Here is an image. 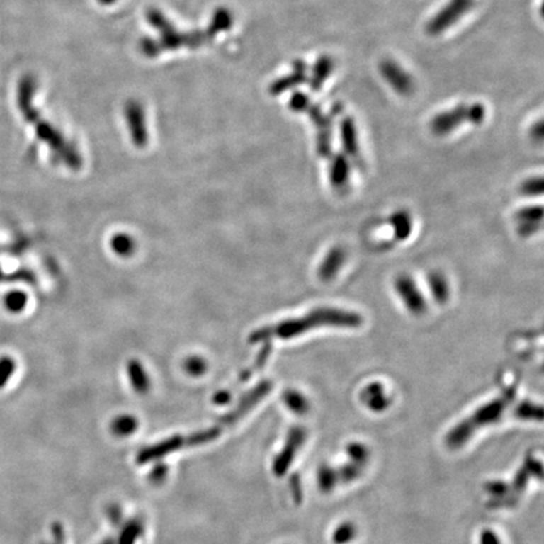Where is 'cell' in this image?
I'll return each mask as SVG.
<instances>
[{
	"label": "cell",
	"instance_id": "28",
	"mask_svg": "<svg viewBox=\"0 0 544 544\" xmlns=\"http://www.w3.org/2000/svg\"><path fill=\"white\" fill-rule=\"evenodd\" d=\"M354 537V527L349 524H344L335 532L334 540L336 543H346Z\"/></svg>",
	"mask_w": 544,
	"mask_h": 544
},
{
	"label": "cell",
	"instance_id": "13",
	"mask_svg": "<svg viewBox=\"0 0 544 544\" xmlns=\"http://www.w3.org/2000/svg\"><path fill=\"white\" fill-rule=\"evenodd\" d=\"M294 71L291 74L285 76L283 79L275 81L271 85L272 95H278V94H283L285 91L290 90V89H294L296 86L301 85V84H305L307 82V67H306V63L301 60H298L294 62Z\"/></svg>",
	"mask_w": 544,
	"mask_h": 544
},
{
	"label": "cell",
	"instance_id": "19",
	"mask_svg": "<svg viewBox=\"0 0 544 544\" xmlns=\"http://www.w3.org/2000/svg\"><path fill=\"white\" fill-rule=\"evenodd\" d=\"M128 374L130 378L131 385L137 392H147L149 388V378L147 372L142 367V363L132 359L128 363Z\"/></svg>",
	"mask_w": 544,
	"mask_h": 544
},
{
	"label": "cell",
	"instance_id": "2",
	"mask_svg": "<svg viewBox=\"0 0 544 544\" xmlns=\"http://www.w3.org/2000/svg\"><path fill=\"white\" fill-rule=\"evenodd\" d=\"M33 92V81L29 77H26L23 79L18 91V103L22 110L23 116L26 120H28V123L34 125L35 132L40 140H43L48 147H51L53 153L56 154L68 168L79 169L82 165V159L77 153V150L71 144H68L67 140L63 137L60 131L56 130L51 124H48L45 120L42 119L38 113L34 110L33 103H32Z\"/></svg>",
	"mask_w": 544,
	"mask_h": 544
},
{
	"label": "cell",
	"instance_id": "32",
	"mask_svg": "<svg viewBox=\"0 0 544 544\" xmlns=\"http://www.w3.org/2000/svg\"><path fill=\"white\" fill-rule=\"evenodd\" d=\"M100 1H102V3H111L113 0H100Z\"/></svg>",
	"mask_w": 544,
	"mask_h": 544
},
{
	"label": "cell",
	"instance_id": "6",
	"mask_svg": "<svg viewBox=\"0 0 544 544\" xmlns=\"http://www.w3.org/2000/svg\"><path fill=\"white\" fill-rule=\"evenodd\" d=\"M475 0H448V4L437 11L426 24V33L437 37L451 28L460 19L472 11Z\"/></svg>",
	"mask_w": 544,
	"mask_h": 544
},
{
	"label": "cell",
	"instance_id": "4",
	"mask_svg": "<svg viewBox=\"0 0 544 544\" xmlns=\"http://www.w3.org/2000/svg\"><path fill=\"white\" fill-rule=\"evenodd\" d=\"M514 396H516V390L511 387L508 391L505 392L504 396L500 397L498 400H494V401L487 403L485 406H482L471 419H468L463 425H460L455 430V434L453 432L450 435V440H448L450 445L456 448L459 445L460 441H463V440H465L466 437L470 435L471 431L475 430L479 426L485 425L487 422L498 419L502 412L506 407L508 402H509L510 400H513Z\"/></svg>",
	"mask_w": 544,
	"mask_h": 544
},
{
	"label": "cell",
	"instance_id": "17",
	"mask_svg": "<svg viewBox=\"0 0 544 544\" xmlns=\"http://www.w3.org/2000/svg\"><path fill=\"white\" fill-rule=\"evenodd\" d=\"M363 400L366 404L368 406L370 409L374 411H382L385 409L390 401L385 396V390L380 383H373V385H369L364 391H363Z\"/></svg>",
	"mask_w": 544,
	"mask_h": 544
},
{
	"label": "cell",
	"instance_id": "5",
	"mask_svg": "<svg viewBox=\"0 0 544 544\" xmlns=\"http://www.w3.org/2000/svg\"><path fill=\"white\" fill-rule=\"evenodd\" d=\"M341 105L335 103L332 108V113H323V110L315 103H309L304 113L309 115L312 124L317 130V154L323 158H328L332 155V134H333V121L335 116L339 115L341 111Z\"/></svg>",
	"mask_w": 544,
	"mask_h": 544
},
{
	"label": "cell",
	"instance_id": "3",
	"mask_svg": "<svg viewBox=\"0 0 544 544\" xmlns=\"http://www.w3.org/2000/svg\"><path fill=\"white\" fill-rule=\"evenodd\" d=\"M487 118V108L480 101L463 102L455 108L436 113L430 121V130L438 137L450 135L463 125H482Z\"/></svg>",
	"mask_w": 544,
	"mask_h": 544
},
{
	"label": "cell",
	"instance_id": "7",
	"mask_svg": "<svg viewBox=\"0 0 544 544\" xmlns=\"http://www.w3.org/2000/svg\"><path fill=\"white\" fill-rule=\"evenodd\" d=\"M378 71H380L382 79H385V84L390 86L397 95L402 97H409L414 95V90H416L414 79L412 77V74H409L407 69L402 67L397 61L392 60V58L382 60L378 64Z\"/></svg>",
	"mask_w": 544,
	"mask_h": 544
},
{
	"label": "cell",
	"instance_id": "23",
	"mask_svg": "<svg viewBox=\"0 0 544 544\" xmlns=\"http://www.w3.org/2000/svg\"><path fill=\"white\" fill-rule=\"evenodd\" d=\"M519 191L523 196H527V197L540 196L543 193V178L542 176L528 178L527 181L521 183Z\"/></svg>",
	"mask_w": 544,
	"mask_h": 544
},
{
	"label": "cell",
	"instance_id": "8",
	"mask_svg": "<svg viewBox=\"0 0 544 544\" xmlns=\"http://www.w3.org/2000/svg\"><path fill=\"white\" fill-rule=\"evenodd\" d=\"M395 289L408 312L414 315H422L427 310V302L419 289L417 283L409 275H400L395 281Z\"/></svg>",
	"mask_w": 544,
	"mask_h": 544
},
{
	"label": "cell",
	"instance_id": "18",
	"mask_svg": "<svg viewBox=\"0 0 544 544\" xmlns=\"http://www.w3.org/2000/svg\"><path fill=\"white\" fill-rule=\"evenodd\" d=\"M391 225L395 231V236L400 241H404L412 232V220L411 215L404 210H398L391 217Z\"/></svg>",
	"mask_w": 544,
	"mask_h": 544
},
{
	"label": "cell",
	"instance_id": "16",
	"mask_svg": "<svg viewBox=\"0 0 544 544\" xmlns=\"http://www.w3.org/2000/svg\"><path fill=\"white\" fill-rule=\"evenodd\" d=\"M429 288L432 298L438 304H445L450 298V286L448 278L440 271L431 272L429 275Z\"/></svg>",
	"mask_w": 544,
	"mask_h": 544
},
{
	"label": "cell",
	"instance_id": "11",
	"mask_svg": "<svg viewBox=\"0 0 544 544\" xmlns=\"http://www.w3.org/2000/svg\"><path fill=\"white\" fill-rule=\"evenodd\" d=\"M346 254L344 249L339 247V246L333 247V249L329 251L328 255L324 257L320 266L317 268V276H319V278L324 281V283H328V281H332L333 278H336V275L339 273L340 268L343 267L344 262H346Z\"/></svg>",
	"mask_w": 544,
	"mask_h": 544
},
{
	"label": "cell",
	"instance_id": "1",
	"mask_svg": "<svg viewBox=\"0 0 544 544\" xmlns=\"http://www.w3.org/2000/svg\"><path fill=\"white\" fill-rule=\"evenodd\" d=\"M364 320L356 312L333 306L317 307L306 315L288 319L273 325L257 329L249 335V343H265L271 339H293L319 328L356 329L362 327Z\"/></svg>",
	"mask_w": 544,
	"mask_h": 544
},
{
	"label": "cell",
	"instance_id": "9",
	"mask_svg": "<svg viewBox=\"0 0 544 544\" xmlns=\"http://www.w3.org/2000/svg\"><path fill=\"white\" fill-rule=\"evenodd\" d=\"M340 137H341V147L346 158L351 159V163L362 169L364 165L362 155H361V147L358 139V131L354 119L351 116H346L340 121Z\"/></svg>",
	"mask_w": 544,
	"mask_h": 544
},
{
	"label": "cell",
	"instance_id": "20",
	"mask_svg": "<svg viewBox=\"0 0 544 544\" xmlns=\"http://www.w3.org/2000/svg\"><path fill=\"white\" fill-rule=\"evenodd\" d=\"M111 247L116 255L121 257H130L135 252L136 244L134 238L130 237L129 234L119 233L113 236L111 239Z\"/></svg>",
	"mask_w": 544,
	"mask_h": 544
},
{
	"label": "cell",
	"instance_id": "24",
	"mask_svg": "<svg viewBox=\"0 0 544 544\" xmlns=\"http://www.w3.org/2000/svg\"><path fill=\"white\" fill-rule=\"evenodd\" d=\"M17 369V363L11 357L0 358V390L4 388Z\"/></svg>",
	"mask_w": 544,
	"mask_h": 544
},
{
	"label": "cell",
	"instance_id": "12",
	"mask_svg": "<svg viewBox=\"0 0 544 544\" xmlns=\"http://www.w3.org/2000/svg\"><path fill=\"white\" fill-rule=\"evenodd\" d=\"M126 119L130 128L132 142L136 147H145L147 142V126H145L144 113L142 110H140V106L136 103H129V106L126 108Z\"/></svg>",
	"mask_w": 544,
	"mask_h": 544
},
{
	"label": "cell",
	"instance_id": "22",
	"mask_svg": "<svg viewBox=\"0 0 544 544\" xmlns=\"http://www.w3.org/2000/svg\"><path fill=\"white\" fill-rule=\"evenodd\" d=\"M283 401L286 403V406H288L290 409H293L296 414H302L304 412H306V409L309 408V403H307L305 397H304V395H301L300 392H285V395H283Z\"/></svg>",
	"mask_w": 544,
	"mask_h": 544
},
{
	"label": "cell",
	"instance_id": "25",
	"mask_svg": "<svg viewBox=\"0 0 544 544\" xmlns=\"http://www.w3.org/2000/svg\"><path fill=\"white\" fill-rule=\"evenodd\" d=\"M184 368L188 373L192 374V375H202L207 369V363L203 358L191 357L186 361Z\"/></svg>",
	"mask_w": 544,
	"mask_h": 544
},
{
	"label": "cell",
	"instance_id": "15",
	"mask_svg": "<svg viewBox=\"0 0 544 544\" xmlns=\"http://www.w3.org/2000/svg\"><path fill=\"white\" fill-rule=\"evenodd\" d=\"M334 71V61L328 55L319 57L312 66V77L307 79V84L314 92H319L323 89L325 82Z\"/></svg>",
	"mask_w": 544,
	"mask_h": 544
},
{
	"label": "cell",
	"instance_id": "33",
	"mask_svg": "<svg viewBox=\"0 0 544 544\" xmlns=\"http://www.w3.org/2000/svg\"><path fill=\"white\" fill-rule=\"evenodd\" d=\"M1 278H4V275H3V271L0 270V280H1Z\"/></svg>",
	"mask_w": 544,
	"mask_h": 544
},
{
	"label": "cell",
	"instance_id": "21",
	"mask_svg": "<svg viewBox=\"0 0 544 544\" xmlns=\"http://www.w3.org/2000/svg\"><path fill=\"white\" fill-rule=\"evenodd\" d=\"M28 304V296L21 290H11L4 296V306L11 314L22 312Z\"/></svg>",
	"mask_w": 544,
	"mask_h": 544
},
{
	"label": "cell",
	"instance_id": "27",
	"mask_svg": "<svg viewBox=\"0 0 544 544\" xmlns=\"http://www.w3.org/2000/svg\"><path fill=\"white\" fill-rule=\"evenodd\" d=\"M309 103H310V98L307 97V95L301 94V92H296L291 97L290 108H293L296 113H304Z\"/></svg>",
	"mask_w": 544,
	"mask_h": 544
},
{
	"label": "cell",
	"instance_id": "14",
	"mask_svg": "<svg viewBox=\"0 0 544 544\" xmlns=\"http://www.w3.org/2000/svg\"><path fill=\"white\" fill-rule=\"evenodd\" d=\"M351 178V162L344 154H336L330 162L329 179L333 187L344 189Z\"/></svg>",
	"mask_w": 544,
	"mask_h": 544
},
{
	"label": "cell",
	"instance_id": "29",
	"mask_svg": "<svg viewBox=\"0 0 544 544\" xmlns=\"http://www.w3.org/2000/svg\"><path fill=\"white\" fill-rule=\"evenodd\" d=\"M531 137H532V140H534L536 142H543V137H544V128H543V120L539 119L536 124L533 125L532 129H531Z\"/></svg>",
	"mask_w": 544,
	"mask_h": 544
},
{
	"label": "cell",
	"instance_id": "30",
	"mask_svg": "<svg viewBox=\"0 0 544 544\" xmlns=\"http://www.w3.org/2000/svg\"><path fill=\"white\" fill-rule=\"evenodd\" d=\"M11 280H16V281H24L27 283H34L35 278H34L32 272L27 271V270H21V271L14 272L11 276Z\"/></svg>",
	"mask_w": 544,
	"mask_h": 544
},
{
	"label": "cell",
	"instance_id": "10",
	"mask_svg": "<svg viewBox=\"0 0 544 544\" xmlns=\"http://www.w3.org/2000/svg\"><path fill=\"white\" fill-rule=\"evenodd\" d=\"M543 220V208L542 205H529L521 208L516 213L518 221V233L521 237H529L537 233Z\"/></svg>",
	"mask_w": 544,
	"mask_h": 544
},
{
	"label": "cell",
	"instance_id": "26",
	"mask_svg": "<svg viewBox=\"0 0 544 544\" xmlns=\"http://www.w3.org/2000/svg\"><path fill=\"white\" fill-rule=\"evenodd\" d=\"M516 414L521 416V419H542V408L532 404L529 402H523L516 409Z\"/></svg>",
	"mask_w": 544,
	"mask_h": 544
},
{
	"label": "cell",
	"instance_id": "31",
	"mask_svg": "<svg viewBox=\"0 0 544 544\" xmlns=\"http://www.w3.org/2000/svg\"><path fill=\"white\" fill-rule=\"evenodd\" d=\"M482 544H499L495 534L492 532L482 533Z\"/></svg>",
	"mask_w": 544,
	"mask_h": 544
}]
</instances>
